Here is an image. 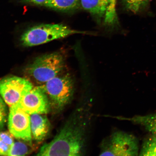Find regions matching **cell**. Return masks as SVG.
<instances>
[{
	"mask_svg": "<svg viewBox=\"0 0 156 156\" xmlns=\"http://www.w3.org/2000/svg\"><path fill=\"white\" fill-rule=\"evenodd\" d=\"M84 32L73 30L62 24H45L29 29L21 37V44L25 47H32L44 44L75 34H85Z\"/></svg>",
	"mask_w": 156,
	"mask_h": 156,
	"instance_id": "277c9868",
	"label": "cell"
},
{
	"mask_svg": "<svg viewBox=\"0 0 156 156\" xmlns=\"http://www.w3.org/2000/svg\"><path fill=\"white\" fill-rule=\"evenodd\" d=\"M6 103L0 95V131L3 129L7 122L8 111Z\"/></svg>",
	"mask_w": 156,
	"mask_h": 156,
	"instance_id": "e0dca14e",
	"label": "cell"
},
{
	"mask_svg": "<svg viewBox=\"0 0 156 156\" xmlns=\"http://www.w3.org/2000/svg\"><path fill=\"white\" fill-rule=\"evenodd\" d=\"M15 105L30 115H45L51 110L48 95L41 85L34 87Z\"/></svg>",
	"mask_w": 156,
	"mask_h": 156,
	"instance_id": "52a82bcc",
	"label": "cell"
},
{
	"mask_svg": "<svg viewBox=\"0 0 156 156\" xmlns=\"http://www.w3.org/2000/svg\"><path fill=\"white\" fill-rule=\"evenodd\" d=\"M117 0H108V5L105 17V23L107 25H114L117 21L116 6Z\"/></svg>",
	"mask_w": 156,
	"mask_h": 156,
	"instance_id": "2e32d148",
	"label": "cell"
},
{
	"mask_svg": "<svg viewBox=\"0 0 156 156\" xmlns=\"http://www.w3.org/2000/svg\"><path fill=\"white\" fill-rule=\"evenodd\" d=\"M23 1L27 2L37 5H44L46 0H23Z\"/></svg>",
	"mask_w": 156,
	"mask_h": 156,
	"instance_id": "ffe728a7",
	"label": "cell"
},
{
	"mask_svg": "<svg viewBox=\"0 0 156 156\" xmlns=\"http://www.w3.org/2000/svg\"><path fill=\"white\" fill-rule=\"evenodd\" d=\"M92 117L87 104L77 107L53 139L44 144L37 155H84Z\"/></svg>",
	"mask_w": 156,
	"mask_h": 156,
	"instance_id": "6da1fadb",
	"label": "cell"
},
{
	"mask_svg": "<svg viewBox=\"0 0 156 156\" xmlns=\"http://www.w3.org/2000/svg\"><path fill=\"white\" fill-rule=\"evenodd\" d=\"M140 156H156V137L151 134L144 140Z\"/></svg>",
	"mask_w": 156,
	"mask_h": 156,
	"instance_id": "9a60e30c",
	"label": "cell"
},
{
	"mask_svg": "<svg viewBox=\"0 0 156 156\" xmlns=\"http://www.w3.org/2000/svg\"><path fill=\"white\" fill-rule=\"evenodd\" d=\"M64 65L63 56L58 52H54L36 58L25 67L24 73L26 78L31 82L40 85L60 75Z\"/></svg>",
	"mask_w": 156,
	"mask_h": 156,
	"instance_id": "7a4b0ae2",
	"label": "cell"
},
{
	"mask_svg": "<svg viewBox=\"0 0 156 156\" xmlns=\"http://www.w3.org/2000/svg\"><path fill=\"white\" fill-rule=\"evenodd\" d=\"M8 127L17 139L32 142L30 115L16 105L9 107Z\"/></svg>",
	"mask_w": 156,
	"mask_h": 156,
	"instance_id": "ba28073f",
	"label": "cell"
},
{
	"mask_svg": "<svg viewBox=\"0 0 156 156\" xmlns=\"http://www.w3.org/2000/svg\"><path fill=\"white\" fill-rule=\"evenodd\" d=\"M30 128L32 138L36 142H41L48 136L51 125L44 114H33L30 116Z\"/></svg>",
	"mask_w": 156,
	"mask_h": 156,
	"instance_id": "9c48e42d",
	"label": "cell"
},
{
	"mask_svg": "<svg viewBox=\"0 0 156 156\" xmlns=\"http://www.w3.org/2000/svg\"><path fill=\"white\" fill-rule=\"evenodd\" d=\"M100 156H136L139 154V142L131 134L121 130L113 132L100 145Z\"/></svg>",
	"mask_w": 156,
	"mask_h": 156,
	"instance_id": "5b68a950",
	"label": "cell"
},
{
	"mask_svg": "<svg viewBox=\"0 0 156 156\" xmlns=\"http://www.w3.org/2000/svg\"><path fill=\"white\" fill-rule=\"evenodd\" d=\"M11 146L0 140V155L8 156Z\"/></svg>",
	"mask_w": 156,
	"mask_h": 156,
	"instance_id": "d6986e66",
	"label": "cell"
},
{
	"mask_svg": "<svg viewBox=\"0 0 156 156\" xmlns=\"http://www.w3.org/2000/svg\"><path fill=\"white\" fill-rule=\"evenodd\" d=\"M113 118L120 120L129 121L144 127L150 133L156 137V113L146 115H136L129 118L121 116Z\"/></svg>",
	"mask_w": 156,
	"mask_h": 156,
	"instance_id": "8fae6325",
	"label": "cell"
},
{
	"mask_svg": "<svg viewBox=\"0 0 156 156\" xmlns=\"http://www.w3.org/2000/svg\"><path fill=\"white\" fill-rule=\"evenodd\" d=\"M60 75L41 85L48 95L51 110L56 113L62 112L71 103L75 92L71 76L68 74Z\"/></svg>",
	"mask_w": 156,
	"mask_h": 156,
	"instance_id": "3957f363",
	"label": "cell"
},
{
	"mask_svg": "<svg viewBox=\"0 0 156 156\" xmlns=\"http://www.w3.org/2000/svg\"><path fill=\"white\" fill-rule=\"evenodd\" d=\"M11 146L8 156H24L32 151V142L19 140Z\"/></svg>",
	"mask_w": 156,
	"mask_h": 156,
	"instance_id": "4fadbf2b",
	"label": "cell"
},
{
	"mask_svg": "<svg viewBox=\"0 0 156 156\" xmlns=\"http://www.w3.org/2000/svg\"><path fill=\"white\" fill-rule=\"evenodd\" d=\"M34 87L26 78L9 76L0 79V95L10 107L17 104Z\"/></svg>",
	"mask_w": 156,
	"mask_h": 156,
	"instance_id": "8992f818",
	"label": "cell"
},
{
	"mask_svg": "<svg viewBox=\"0 0 156 156\" xmlns=\"http://www.w3.org/2000/svg\"><path fill=\"white\" fill-rule=\"evenodd\" d=\"M123 5L128 11L134 13L141 12L149 5L151 0H122Z\"/></svg>",
	"mask_w": 156,
	"mask_h": 156,
	"instance_id": "5bb4252c",
	"label": "cell"
},
{
	"mask_svg": "<svg viewBox=\"0 0 156 156\" xmlns=\"http://www.w3.org/2000/svg\"><path fill=\"white\" fill-rule=\"evenodd\" d=\"M82 7L101 21L105 17L108 5V0H80Z\"/></svg>",
	"mask_w": 156,
	"mask_h": 156,
	"instance_id": "30bf717a",
	"label": "cell"
},
{
	"mask_svg": "<svg viewBox=\"0 0 156 156\" xmlns=\"http://www.w3.org/2000/svg\"><path fill=\"white\" fill-rule=\"evenodd\" d=\"M79 0H46L44 5L64 12L75 10L79 6Z\"/></svg>",
	"mask_w": 156,
	"mask_h": 156,
	"instance_id": "7c38bea8",
	"label": "cell"
},
{
	"mask_svg": "<svg viewBox=\"0 0 156 156\" xmlns=\"http://www.w3.org/2000/svg\"><path fill=\"white\" fill-rule=\"evenodd\" d=\"M13 137L9 132L0 131V140L11 147L15 142Z\"/></svg>",
	"mask_w": 156,
	"mask_h": 156,
	"instance_id": "ac0fdd59",
	"label": "cell"
}]
</instances>
